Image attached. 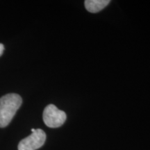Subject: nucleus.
Instances as JSON below:
<instances>
[{"instance_id":"f257e3e1","label":"nucleus","mask_w":150,"mask_h":150,"mask_svg":"<svg viewBox=\"0 0 150 150\" xmlns=\"http://www.w3.org/2000/svg\"><path fill=\"white\" fill-rule=\"evenodd\" d=\"M22 103L18 94L9 93L0 98V128L7 127Z\"/></svg>"},{"instance_id":"f03ea898","label":"nucleus","mask_w":150,"mask_h":150,"mask_svg":"<svg viewBox=\"0 0 150 150\" xmlns=\"http://www.w3.org/2000/svg\"><path fill=\"white\" fill-rule=\"evenodd\" d=\"M43 121L48 127L58 128L64 124L66 120V114L59 110L55 105L50 104L43 111Z\"/></svg>"},{"instance_id":"7ed1b4c3","label":"nucleus","mask_w":150,"mask_h":150,"mask_svg":"<svg viewBox=\"0 0 150 150\" xmlns=\"http://www.w3.org/2000/svg\"><path fill=\"white\" fill-rule=\"evenodd\" d=\"M31 134L24 138L18 145V150H36L44 145L46 134L42 129H31Z\"/></svg>"},{"instance_id":"20e7f679","label":"nucleus","mask_w":150,"mask_h":150,"mask_svg":"<svg viewBox=\"0 0 150 150\" xmlns=\"http://www.w3.org/2000/svg\"><path fill=\"white\" fill-rule=\"evenodd\" d=\"M110 2L109 0H86L84 4L88 12L96 13L107 6Z\"/></svg>"},{"instance_id":"39448f33","label":"nucleus","mask_w":150,"mask_h":150,"mask_svg":"<svg viewBox=\"0 0 150 150\" xmlns=\"http://www.w3.org/2000/svg\"><path fill=\"white\" fill-rule=\"evenodd\" d=\"M4 50V46L3 44L0 43V56L2 55Z\"/></svg>"}]
</instances>
